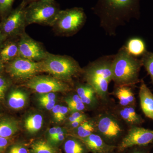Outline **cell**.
Wrapping results in <instances>:
<instances>
[{"label": "cell", "instance_id": "6da1fadb", "mask_svg": "<svg viewBox=\"0 0 153 153\" xmlns=\"http://www.w3.org/2000/svg\"><path fill=\"white\" fill-rule=\"evenodd\" d=\"M140 0H97L92 8L100 24L108 36H116L118 28L137 19L140 15Z\"/></svg>", "mask_w": 153, "mask_h": 153}, {"label": "cell", "instance_id": "7a4b0ae2", "mask_svg": "<svg viewBox=\"0 0 153 153\" xmlns=\"http://www.w3.org/2000/svg\"><path fill=\"white\" fill-rule=\"evenodd\" d=\"M141 60L130 55L123 46L114 55L112 62V80L117 86L135 85L140 82Z\"/></svg>", "mask_w": 153, "mask_h": 153}, {"label": "cell", "instance_id": "3957f363", "mask_svg": "<svg viewBox=\"0 0 153 153\" xmlns=\"http://www.w3.org/2000/svg\"><path fill=\"white\" fill-rule=\"evenodd\" d=\"M114 55H105L91 62L84 70L87 83L102 99L107 95L108 84L112 80V62Z\"/></svg>", "mask_w": 153, "mask_h": 153}, {"label": "cell", "instance_id": "277c9868", "mask_svg": "<svg viewBox=\"0 0 153 153\" xmlns=\"http://www.w3.org/2000/svg\"><path fill=\"white\" fill-rule=\"evenodd\" d=\"M41 72L48 73L64 82H69L79 74L82 69L78 62L68 55L48 53L44 60L39 62Z\"/></svg>", "mask_w": 153, "mask_h": 153}, {"label": "cell", "instance_id": "5b68a950", "mask_svg": "<svg viewBox=\"0 0 153 153\" xmlns=\"http://www.w3.org/2000/svg\"><path fill=\"white\" fill-rule=\"evenodd\" d=\"M86 19L82 8L75 7L60 10L52 27L58 35L69 37L75 35L82 29Z\"/></svg>", "mask_w": 153, "mask_h": 153}, {"label": "cell", "instance_id": "8992f818", "mask_svg": "<svg viewBox=\"0 0 153 153\" xmlns=\"http://www.w3.org/2000/svg\"><path fill=\"white\" fill-rule=\"evenodd\" d=\"M60 10L55 0H40L30 3L25 10L27 25L38 24L52 27Z\"/></svg>", "mask_w": 153, "mask_h": 153}, {"label": "cell", "instance_id": "52a82bcc", "mask_svg": "<svg viewBox=\"0 0 153 153\" xmlns=\"http://www.w3.org/2000/svg\"><path fill=\"white\" fill-rule=\"evenodd\" d=\"M27 4L22 1L16 9L1 20L0 30L6 39L19 38L25 32L27 27L25 10Z\"/></svg>", "mask_w": 153, "mask_h": 153}, {"label": "cell", "instance_id": "ba28073f", "mask_svg": "<svg viewBox=\"0 0 153 153\" xmlns=\"http://www.w3.org/2000/svg\"><path fill=\"white\" fill-rule=\"evenodd\" d=\"M4 71L12 80L27 81L41 72V68L39 62L19 57L5 64Z\"/></svg>", "mask_w": 153, "mask_h": 153}, {"label": "cell", "instance_id": "9c48e42d", "mask_svg": "<svg viewBox=\"0 0 153 153\" xmlns=\"http://www.w3.org/2000/svg\"><path fill=\"white\" fill-rule=\"evenodd\" d=\"M24 86L40 94L50 92H65L70 89L67 82L53 76L37 75L25 82Z\"/></svg>", "mask_w": 153, "mask_h": 153}, {"label": "cell", "instance_id": "30bf717a", "mask_svg": "<svg viewBox=\"0 0 153 153\" xmlns=\"http://www.w3.org/2000/svg\"><path fill=\"white\" fill-rule=\"evenodd\" d=\"M94 122L95 131L107 141H114L123 134L124 129L121 124L112 115H99Z\"/></svg>", "mask_w": 153, "mask_h": 153}, {"label": "cell", "instance_id": "8fae6325", "mask_svg": "<svg viewBox=\"0 0 153 153\" xmlns=\"http://www.w3.org/2000/svg\"><path fill=\"white\" fill-rule=\"evenodd\" d=\"M19 50L20 57L36 62L44 60L49 53L43 44L26 32L19 37Z\"/></svg>", "mask_w": 153, "mask_h": 153}, {"label": "cell", "instance_id": "7c38bea8", "mask_svg": "<svg viewBox=\"0 0 153 153\" xmlns=\"http://www.w3.org/2000/svg\"><path fill=\"white\" fill-rule=\"evenodd\" d=\"M153 142V130L133 126L123 139L119 149L123 151L129 148L144 146Z\"/></svg>", "mask_w": 153, "mask_h": 153}, {"label": "cell", "instance_id": "4fadbf2b", "mask_svg": "<svg viewBox=\"0 0 153 153\" xmlns=\"http://www.w3.org/2000/svg\"><path fill=\"white\" fill-rule=\"evenodd\" d=\"M80 140L85 144L88 150L92 153H111L116 148L105 143L98 134L93 133Z\"/></svg>", "mask_w": 153, "mask_h": 153}, {"label": "cell", "instance_id": "5bb4252c", "mask_svg": "<svg viewBox=\"0 0 153 153\" xmlns=\"http://www.w3.org/2000/svg\"><path fill=\"white\" fill-rule=\"evenodd\" d=\"M19 38H8L0 47V59L5 65L20 57Z\"/></svg>", "mask_w": 153, "mask_h": 153}, {"label": "cell", "instance_id": "9a60e30c", "mask_svg": "<svg viewBox=\"0 0 153 153\" xmlns=\"http://www.w3.org/2000/svg\"><path fill=\"white\" fill-rule=\"evenodd\" d=\"M140 82L139 96L141 108L146 117L153 120V94L143 80Z\"/></svg>", "mask_w": 153, "mask_h": 153}, {"label": "cell", "instance_id": "2e32d148", "mask_svg": "<svg viewBox=\"0 0 153 153\" xmlns=\"http://www.w3.org/2000/svg\"><path fill=\"white\" fill-rule=\"evenodd\" d=\"M124 46L130 55L137 58L142 57L148 51L144 41L139 37L131 38Z\"/></svg>", "mask_w": 153, "mask_h": 153}, {"label": "cell", "instance_id": "e0dca14e", "mask_svg": "<svg viewBox=\"0 0 153 153\" xmlns=\"http://www.w3.org/2000/svg\"><path fill=\"white\" fill-rule=\"evenodd\" d=\"M114 94L119 100L120 104L121 106H133L135 104L134 94L129 86H117L114 91Z\"/></svg>", "mask_w": 153, "mask_h": 153}, {"label": "cell", "instance_id": "ac0fdd59", "mask_svg": "<svg viewBox=\"0 0 153 153\" xmlns=\"http://www.w3.org/2000/svg\"><path fill=\"white\" fill-rule=\"evenodd\" d=\"M76 94L82 102L86 105L93 106L97 104L96 93L94 89L89 84H80L76 87Z\"/></svg>", "mask_w": 153, "mask_h": 153}, {"label": "cell", "instance_id": "d6986e66", "mask_svg": "<svg viewBox=\"0 0 153 153\" xmlns=\"http://www.w3.org/2000/svg\"><path fill=\"white\" fill-rule=\"evenodd\" d=\"M27 100V94L19 89L11 90L8 97L9 106L13 109L19 110L25 106Z\"/></svg>", "mask_w": 153, "mask_h": 153}, {"label": "cell", "instance_id": "ffe728a7", "mask_svg": "<svg viewBox=\"0 0 153 153\" xmlns=\"http://www.w3.org/2000/svg\"><path fill=\"white\" fill-rule=\"evenodd\" d=\"M120 116L125 121L133 126H138L143 123L144 120L138 114L132 106L123 107L120 111Z\"/></svg>", "mask_w": 153, "mask_h": 153}, {"label": "cell", "instance_id": "44dd1931", "mask_svg": "<svg viewBox=\"0 0 153 153\" xmlns=\"http://www.w3.org/2000/svg\"><path fill=\"white\" fill-rule=\"evenodd\" d=\"M19 130V124L15 120L5 118L0 120V137L10 138Z\"/></svg>", "mask_w": 153, "mask_h": 153}, {"label": "cell", "instance_id": "7402d4cb", "mask_svg": "<svg viewBox=\"0 0 153 153\" xmlns=\"http://www.w3.org/2000/svg\"><path fill=\"white\" fill-rule=\"evenodd\" d=\"M71 138L64 143V150L65 153H86L87 147L81 140Z\"/></svg>", "mask_w": 153, "mask_h": 153}, {"label": "cell", "instance_id": "603a6c76", "mask_svg": "<svg viewBox=\"0 0 153 153\" xmlns=\"http://www.w3.org/2000/svg\"><path fill=\"white\" fill-rule=\"evenodd\" d=\"M43 118L41 114L30 115L25 120V127L28 132L34 134L38 132L42 126Z\"/></svg>", "mask_w": 153, "mask_h": 153}, {"label": "cell", "instance_id": "cb8c5ba5", "mask_svg": "<svg viewBox=\"0 0 153 153\" xmlns=\"http://www.w3.org/2000/svg\"><path fill=\"white\" fill-rule=\"evenodd\" d=\"M31 153H57V149L49 143L40 140L31 145Z\"/></svg>", "mask_w": 153, "mask_h": 153}, {"label": "cell", "instance_id": "d4e9b609", "mask_svg": "<svg viewBox=\"0 0 153 153\" xmlns=\"http://www.w3.org/2000/svg\"><path fill=\"white\" fill-rule=\"evenodd\" d=\"M75 129H76V134L79 139L85 138L95 132L94 121L85 120Z\"/></svg>", "mask_w": 153, "mask_h": 153}, {"label": "cell", "instance_id": "484cf974", "mask_svg": "<svg viewBox=\"0 0 153 153\" xmlns=\"http://www.w3.org/2000/svg\"><path fill=\"white\" fill-rule=\"evenodd\" d=\"M143 66L149 75L151 82L153 84V52H147L141 59Z\"/></svg>", "mask_w": 153, "mask_h": 153}, {"label": "cell", "instance_id": "4316f807", "mask_svg": "<svg viewBox=\"0 0 153 153\" xmlns=\"http://www.w3.org/2000/svg\"><path fill=\"white\" fill-rule=\"evenodd\" d=\"M4 72L0 74V101L4 99L6 92L12 83V79L7 74L5 75Z\"/></svg>", "mask_w": 153, "mask_h": 153}, {"label": "cell", "instance_id": "83f0119b", "mask_svg": "<svg viewBox=\"0 0 153 153\" xmlns=\"http://www.w3.org/2000/svg\"><path fill=\"white\" fill-rule=\"evenodd\" d=\"M16 0H0V19L2 20L13 10V6Z\"/></svg>", "mask_w": 153, "mask_h": 153}, {"label": "cell", "instance_id": "f1b7e54d", "mask_svg": "<svg viewBox=\"0 0 153 153\" xmlns=\"http://www.w3.org/2000/svg\"><path fill=\"white\" fill-rule=\"evenodd\" d=\"M7 153H29L27 149L21 144H15L10 146Z\"/></svg>", "mask_w": 153, "mask_h": 153}, {"label": "cell", "instance_id": "f546056e", "mask_svg": "<svg viewBox=\"0 0 153 153\" xmlns=\"http://www.w3.org/2000/svg\"><path fill=\"white\" fill-rule=\"evenodd\" d=\"M65 137H66V132L65 131L63 130L59 134H57V135L49 143L52 145H57L63 141L65 139Z\"/></svg>", "mask_w": 153, "mask_h": 153}, {"label": "cell", "instance_id": "4dcf8cb0", "mask_svg": "<svg viewBox=\"0 0 153 153\" xmlns=\"http://www.w3.org/2000/svg\"><path fill=\"white\" fill-rule=\"evenodd\" d=\"M86 116L82 113L80 112V111H74L71 114L68 118V121H69V123H71L78 120L81 119H86Z\"/></svg>", "mask_w": 153, "mask_h": 153}, {"label": "cell", "instance_id": "1f68e13d", "mask_svg": "<svg viewBox=\"0 0 153 153\" xmlns=\"http://www.w3.org/2000/svg\"><path fill=\"white\" fill-rule=\"evenodd\" d=\"M10 142V138L0 137V153H2L8 147Z\"/></svg>", "mask_w": 153, "mask_h": 153}, {"label": "cell", "instance_id": "d6a6232c", "mask_svg": "<svg viewBox=\"0 0 153 153\" xmlns=\"http://www.w3.org/2000/svg\"><path fill=\"white\" fill-rule=\"evenodd\" d=\"M68 107L69 110L72 112L82 111L85 109V105L81 102L77 104L69 105H68Z\"/></svg>", "mask_w": 153, "mask_h": 153}, {"label": "cell", "instance_id": "836d02e7", "mask_svg": "<svg viewBox=\"0 0 153 153\" xmlns=\"http://www.w3.org/2000/svg\"><path fill=\"white\" fill-rule=\"evenodd\" d=\"M38 98L39 100H44V101H54L56 99V95L54 92H50L44 94H41Z\"/></svg>", "mask_w": 153, "mask_h": 153}, {"label": "cell", "instance_id": "e575fe53", "mask_svg": "<svg viewBox=\"0 0 153 153\" xmlns=\"http://www.w3.org/2000/svg\"><path fill=\"white\" fill-rule=\"evenodd\" d=\"M65 102L68 105H69L77 104V103L82 102L81 99L77 94H74L73 96L70 97L66 98V99L65 100Z\"/></svg>", "mask_w": 153, "mask_h": 153}, {"label": "cell", "instance_id": "d590c367", "mask_svg": "<svg viewBox=\"0 0 153 153\" xmlns=\"http://www.w3.org/2000/svg\"><path fill=\"white\" fill-rule=\"evenodd\" d=\"M68 110H69V109H68V107L66 106H61L57 122H60L65 120Z\"/></svg>", "mask_w": 153, "mask_h": 153}, {"label": "cell", "instance_id": "8d00e7d4", "mask_svg": "<svg viewBox=\"0 0 153 153\" xmlns=\"http://www.w3.org/2000/svg\"><path fill=\"white\" fill-rule=\"evenodd\" d=\"M40 105L48 110H52L55 105V101H44L39 100Z\"/></svg>", "mask_w": 153, "mask_h": 153}, {"label": "cell", "instance_id": "74e56055", "mask_svg": "<svg viewBox=\"0 0 153 153\" xmlns=\"http://www.w3.org/2000/svg\"><path fill=\"white\" fill-rule=\"evenodd\" d=\"M60 107H61V105H55V106L52 110L53 117L57 122V120H58L59 112H60Z\"/></svg>", "mask_w": 153, "mask_h": 153}, {"label": "cell", "instance_id": "f35d334b", "mask_svg": "<svg viewBox=\"0 0 153 153\" xmlns=\"http://www.w3.org/2000/svg\"><path fill=\"white\" fill-rule=\"evenodd\" d=\"M57 127H52L49 129V133H48L49 142L54 138V137L57 135Z\"/></svg>", "mask_w": 153, "mask_h": 153}, {"label": "cell", "instance_id": "ab89813d", "mask_svg": "<svg viewBox=\"0 0 153 153\" xmlns=\"http://www.w3.org/2000/svg\"><path fill=\"white\" fill-rule=\"evenodd\" d=\"M85 120H86V119H81L78 120L74 121L71 123H69V124L72 128L76 129Z\"/></svg>", "mask_w": 153, "mask_h": 153}, {"label": "cell", "instance_id": "60d3db41", "mask_svg": "<svg viewBox=\"0 0 153 153\" xmlns=\"http://www.w3.org/2000/svg\"><path fill=\"white\" fill-rule=\"evenodd\" d=\"M5 64L0 59V74H2L4 71Z\"/></svg>", "mask_w": 153, "mask_h": 153}, {"label": "cell", "instance_id": "b9f144b4", "mask_svg": "<svg viewBox=\"0 0 153 153\" xmlns=\"http://www.w3.org/2000/svg\"><path fill=\"white\" fill-rule=\"evenodd\" d=\"M6 38L3 35L1 30H0V47L1 46L2 44L4 43V41H5Z\"/></svg>", "mask_w": 153, "mask_h": 153}, {"label": "cell", "instance_id": "7bdbcfd3", "mask_svg": "<svg viewBox=\"0 0 153 153\" xmlns=\"http://www.w3.org/2000/svg\"><path fill=\"white\" fill-rule=\"evenodd\" d=\"M131 153H147L146 151L144 149H137L134 150L133 152Z\"/></svg>", "mask_w": 153, "mask_h": 153}, {"label": "cell", "instance_id": "ee69618b", "mask_svg": "<svg viewBox=\"0 0 153 153\" xmlns=\"http://www.w3.org/2000/svg\"><path fill=\"white\" fill-rule=\"evenodd\" d=\"M40 1V0H22V1L24 2L27 5L30 3L36 1Z\"/></svg>", "mask_w": 153, "mask_h": 153}, {"label": "cell", "instance_id": "f6af8a7d", "mask_svg": "<svg viewBox=\"0 0 153 153\" xmlns=\"http://www.w3.org/2000/svg\"></svg>", "mask_w": 153, "mask_h": 153}]
</instances>
